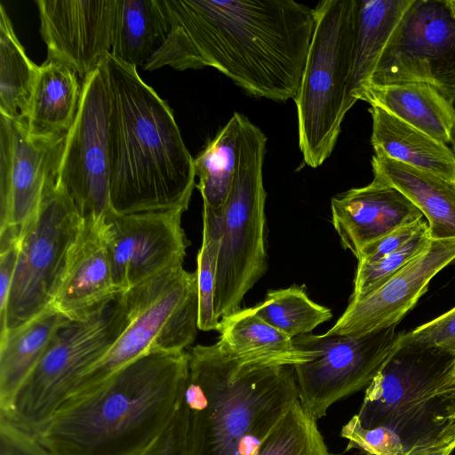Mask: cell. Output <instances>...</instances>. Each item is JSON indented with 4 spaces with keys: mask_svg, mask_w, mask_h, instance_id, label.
Returning a JSON list of instances; mask_svg holds the SVG:
<instances>
[{
    "mask_svg": "<svg viewBox=\"0 0 455 455\" xmlns=\"http://www.w3.org/2000/svg\"><path fill=\"white\" fill-rule=\"evenodd\" d=\"M170 31L143 66L216 68L247 93L295 100L315 28L314 8L293 0H163Z\"/></svg>",
    "mask_w": 455,
    "mask_h": 455,
    "instance_id": "obj_1",
    "label": "cell"
},
{
    "mask_svg": "<svg viewBox=\"0 0 455 455\" xmlns=\"http://www.w3.org/2000/svg\"><path fill=\"white\" fill-rule=\"evenodd\" d=\"M188 353L155 351L66 400L35 435L51 455H139L183 399Z\"/></svg>",
    "mask_w": 455,
    "mask_h": 455,
    "instance_id": "obj_2",
    "label": "cell"
},
{
    "mask_svg": "<svg viewBox=\"0 0 455 455\" xmlns=\"http://www.w3.org/2000/svg\"><path fill=\"white\" fill-rule=\"evenodd\" d=\"M103 65L110 98L112 211H187L196 187L194 158L171 108L140 78L136 68L111 54Z\"/></svg>",
    "mask_w": 455,
    "mask_h": 455,
    "instance_id": "obj_3",
    "label": "cell"
},
{
    "mask_svg": "<svg viewBox=\"0 0 455 455\" xmlns=\"http://www.w3.org/2000/svg\"><path fill=\"white\" fill-rule=\"evenodd\" d=\"M187 351V455H254L299 401L294 366L243 362L219 341Z\"/></svg>",
    "mask_w": 455,
    "mask_h": 455,
    "instance_id": "obj_4",
    "label": "cell"
},
{
    "mask_svg": "<svg viewBox=\"0 0 455 455\" xmlns=\"http://www.w3.org/2000/svg\"><path fill=\"white\" fill-rule=\"evenodd\" d=\"M454 365V354L400 345L365 388L360 422L393 429L405 451L455 433Z\"/></svg>",
    "mask_w": 455,
    "mask_h": 455,
    "instance_id": "obj_5",
    "label": "cell"
},
{
    "mask_svg": "<svg viewBox=\"0 0 455 455\" xmlns=\"http://www.w3.org/2000/svg\"><path fill=\"white\" fill-rule=\"evenodd\" d=\"M360 0H323L314 7L315 28L297 107L299 146L307 165L331 156L341 124L354 106L348 96Z\"/></svg>",
    "mask_w": 455,
    "mask_h": 455,
    "instance_id": "obj_6",
    "label": "cell"
},
{
    "mask_svg": "<svg viewBox=\"0 0 455 455\" xmlns=\"http://www.w3.org/2000/svg\"><path fill=\"white\" fill-rule=\"evenodd\" d=\"M124 295L130 314L127 326L80 377L66 400L90 393L142 355L155 351H185L194 342L199 330L196 272L187 271L183 265L172 267Z\"/></svg>",
    "mask_w": 455,
    "mask_h": 455,
    "instance_id": "obj_7",
    "label": "cell"
},
{
    "mask_svg": "<svg viewBox=\"0 0 455 455\" xmlns=\"http://www.w3.org/2000/svg\"><path fill=\"white\" fill-rule=\"evenodd\" d=\"M130 321L124 292L69 318L0 413L36 435L68 397L80 377L114 344Z\"/></svg>",
    "mask_w": 455,
    "mask_h": 455,
    "instance_id": "obj_8",
    "label": "cell"
},
{
    "mask_svg": "<svg viewBox=\"0 0 455 455\" xmlns=\"http://www.w3.org/2000/svg\"><path fill=\"white\" fill-rule=\"evenodd\" d=\"M266 144L262 131L244 116L234 185L218 213L220 238L214 306L220 319L240 309L243 297L267 269L262 174Z\"/></svg>",
    "mask_w": 455,
    "mask_h": 455,
    "instance_id": "obj_9",
    "label": "cell"
},
{
    "mask_svg": "<svg viewBox=\"0 0 455 455\" xmlns=\"http://www.w3.org/2000/svg\"><path fill=\"white\" fill-rule=\"evenodd\" d=\"M84 222L57 185L47 188L18 240L17 263L0 337L50 307Z\"/></svg>",
    "mask_w": 455,
    "mask_h": 455,
    "instance_id": "obj_10",
    "label": "cell"
},
{
    "mask_svg": "<svg viewBox=\"0 0 455 455\" xmlns=\"http://www.w3.org/2000/svg\"><path fill=\"white\" fill-rule=\"evenodd\" d=\"M391 326L351 337L303 334L295 346L315 352L294 366L301 406L316 420L337 401L366 388L400 347L403 332Z\"/></svg>",
    "mask_w": 455,
    "mask_h": 455,
    "instance_id": "obj_11",
    "label": "cell"
},
{
    "mask_svg": "<svg viewBox=\"0 0 455 455\" xmlns=\"http://www.w3.org/2000/svg\"><path fill=\"white\" fill-rule=\"evenodd\" d=\"M405 82L432 84L455 106V0H412L368 85Z\"/></svg>",
    "mask_w": 455,
    "mask_h": 455,
    "instance_id": "obj_12",
    "label": "cell"
},
{
    "mask_svg": "<svg viewBox=\"0 0 455 455\" xmlns=\"http://www.w3.org/2000/svg\"><path fill=\"white\" fill-rule=\"evenodd\" d=\"M109 108L108 81L102 65L82 81L79 108L66 136L56 182L84 219L100 220L112 211Z\"/></svg>",
    "mask_w": 455,
    "mask_h": 455,
    "instance_id": "obj_13",
    "label": "cell"
},
{
    "mask_svg": "<svg viewBox=\"0 0 455 455\" xmlns=\"http://www.w3.org/2000/svg\"><path fill=\"white\" fill-rule=\"evenodd\" d=\"M66 136L33 139L24 120L0 114V240H19L56 184Z\"/></svg>",
    "mask_w": 455,
    "mask_h": 455,
    "instance_id": "obj_14",
    "label": "cell"
},
{
    "mask_svg": "<svg viewBox=\"0 0 455 455\" xmlns=\"http://www.w3.org/2000/svg\"><path fill=\"white\" fill-rule=\"evenodd\" d=\"M182 209L104 217V235L113 278L124 292L172 267L183 265L189 246L181 227Z\"/></svg>",
    "mask_w": 455,
    "mask_h": 455,
    "instance_id": "obj_15",
    "label": "cell"
},
{
    "mask_svg": "<svg viewBox=\"0 0 455 455\" xmlns=\"http://www.w3.org/2000/svg\"><path fill=\"white\" fill-rule=\"evenodd\" d=\"M47 59L64 63L82 81L111 54L117 0H36Z\"/></svg>",
    "mask_w": 455,
    "mask_h": 455,
    "instance_id": "obj_16",
    "label": "cell"
},
{
    "mask_svg": "<svg viewBox=\"0 0 455 455\" xmlns=\"http://www.w3.org/2000/svg\"><path fill=\"white\" fill-rule=\"evenodd\" d=\"M455 260V238L431 240L428 246L387 282L349 301L326 335L359 337L396 326L427 291L434 276Z\"/></svg>",
    "mask_w": 455,
    "mask_h": 455,
    "instance_id": "obj_17",
    "label": "cell"
},
{
    "mask_svg": "<svg viewBox=\"0 0 455 455\" xmlns=\"http://www.w3.org/2000/svg\"><path fill=\"white\" fill-rule=\"evenodd\" d=\"M331 211L342 247L355 258L368 243L424 217L400 191L377 179L334 196Z\"/></svg>",
    "mask_w": 455,
    "mask_h": 455,
    "instance_id": "obj_18",
    "label": "cell"
},
{
    "mask_svg": "<svg viewBox=\"0 0 455 455\" xmlns=\"http://www.w3.org/2000/svg\"><path fill=\"white\" fill-rule=\"evenodd\" d=\"M121 292L113 278L104 218H84L50 306L74 319Z\"/></svg>",
    "mask_w": 455,
    "mask_h": 455,
    "instance_id": "obj_19",
    "label": "cell"
},
{
    "mask_svg": "<svg viewBox=\"0 0 455 455\" xmlns=\"http://www.w3.org/2000/svg\"><path fill=\"white\" fill-rule=\"evenodd\" d=\"M373 179L392 186L423 214L431 239L455 238V181L382 154L371 159Z\"/></svg>",
    "mask_w": 455,
    "mask_h": 455,
    "instance_id": "obj_20",
    "label": "cell"
},
{
    "mask_svg": "<svg viewBox=\"0 0 455 455\" xmlns=\"http://www.w3.org/2000/svg\"><path fill=\"white\" fill-rule=\"evenodd\" d=\"M361 100L379 106L445 145L455 125V106L432 84L405 82L368 85Z\"/></svg>",
    "mask_w": 455,
    "mask_h": 455,
    "instance_id": "obj_21",
    "label": "cell"
},
{
    "mask_svg": "<svg viewBox=\"0 0 455 455\" xmlns=\"http://www.w3.org/2000/svg\"><path fill=\"white\" fill-rule=\"evenodd\" d=\"M77 76L69 67L54 60L46 59L39 66L25 119L31 138L55 140L68 134L82 96Z\"/></svg>",
    "mask_w": 455,
    "mask_h": 455,
    "instance_id": "obj_22",
    "label": "cell"
},
{
    "mask_svg": "<svg viewBox=\"0 0 455 455\" xmlns=\"http://www.w3.org/2000/svg\"><path fill=\"white\" fill-rule=\"evenodd\" d=\"M369 112L375 154L455 181V157L447 145L379 106L371 105Z\"/></svg>",
    "mask_w": 455,
    "mask_h": 455,
    "instance_id": "obj_23",
    "label": "cell"
},
{
    "mask_svg": "<svg viewBox=\"0 0 455 455\" xmlns=\"http://www.w3.org/2000/svg\"><path fill=\"white\" fill-rule=\"evenodd\" d=\"M220 346L243 362L295 366L315 352L298 348L293 339L259 318L252 307L240 308L220 319Z\"/></svg>",
    "mask_w": 455,
    "mask_h": 455,
    "instance_id": "obj_24",
    "label": "cell"
},
{
    "mask_svg": "<svg viewBox=\"0 0 455 455\" xmlns=\"http://www.w3.org/2000/svg\"><path fill=\"white\" fill-rule=\"evenodd\" d=\"M68 319L50 306L0 337V413L8 411L17 390Z\"/></svg>",
    "mask_w": 455,
    "mask_h": 455,
    "instance_id": "obj_25",
    "label": "cell"
},
{
    "mask_svg": "<svg viewBox=\"0 0 455 455\" xmlns=\"http://www.w3.org/2000/svg\"><path fill=\"white\" fill-rule=\"evenodd\" d=\"M170 28L163 0H117L111 55L143 67L164 44Z\"/></svg>",
    "mask_w": 455,
    "mask_h": 455,
    "instance_id": "obj_26",
    "label": "cell"
},
{
    "mask_svg": "<svg viewBox=\"0 0 455 455\" xmlns=\"http://www.w3.org/2000/svg\"><path fill=\"white\" fill-rule=\"evenodd\" d=\"M412 0H360L348 96L361 100L377 62Z\"/></svg>",
    "mask_w": 455,
    "mask_h": 455,
    "instance_id": "obj_27",
    "label": "cell"
},
{
    "mask_svg": "<svg viewBox=\"0 0 455 455\" xmlns=\"http://www.w3.org/2000/svg\"><path fill=\"white\" fill-rule=\"evenodd\" d=\"M244 116L234 113L215 137L194 158V168L203 205L220 213L232 190L239 155Z\"/></svg>",
    "mask_w": 455,
    "mask_h": 455,
    "instance_id": "obj_28",
    "label": "cell"
},
{
    "mask_svg": "<svg viewBox=\"0 0 455 455\" xmlns=\"http://www.w3.org/2000/svg\"><path fill=\"white\" fill-rule=\"evenodd\" d=\"M39 66L27 56L0 4V114L27 118Z\"/></svg>",
    "mask_w": 455,
    "mask_h": 455,
    "instance_id": "obj_29",
    "label": "cell"
},
{
    "mask_svg": "<svg viewBox=\"0 0 455 455\" xmlns=\"http://www.w3.org/2000/svg\"><path fill=\"white\" fill-rule=\"evenodd\" d=\"M254 313L291 339L310 333L332 317L330 308L313 301L305 286L269 290Z\"/></svg>",
    "mask_w": 455,
    "mask_h": 455,
    "instance_id": "obj_30",
    "label": "cell"
},
{
    "mask_svg": "<svg viewBox=\"0 0 455 455\" xmlns=\"http://www.w3.org/2000/svg\"><path fill=\"white\" fill-rule=\"evenodd\" d=\"M254 455H331L316 419L297 401Z\"/></svg>",
    "mask_w": 455,
    "mask_h": 455,
    "instance_id": "obj_31",
    "label": "cell"
},
{
    "mask_svg": "<svg viewBox=\"0 0 455 455\" xmlns=\"http://www.w3.org/2000/svg\"><path fill=\"white\" fill-rule=\"evenodd\" d=\"M220 238L219 214L203 205V239L196 258L198 328L219 331L220 319L214 306L217 259Z\"/></svg>",
    "mask_w": 455,
    "mask_h": 455,
    "instance_id": "obj_32",
    "label": "cell"
},
{
    "mask_svg": "<svg viewBox=\"0 0 455 455\" xmlns=\"http://www.w3.org/2000/svg\"><path fill=\"white\" fill-rule=\"evenodd\" d=\"M431 240L426 228L393 253L376 260L357 262L349 301L358 300L377 290L420 254Z\"/></svg>",
    "mask_w": 455,
    "mask_h": 455,
    "instance_id": "obj_33",
    "label": "cell"
},
{
    "mask_svg": "<svg viewBox=\"0 0 455 455\" xmlns=\"http://www.w3.org/2000/svg\"><path fill=\"white\" fill-rule=\"evenodd\" d=\"M340 435L348 441L347 450L358 449L367 455H404L405 448L398 435L386 426L366 427L357 415L341 429Z\"/></svg>",
    "mask_w": 455,
    "mask_h": 455,
    "instance_id": "obj_34",
    "label": "cell"
},
{
    "mask_svg": "<svg viewBox=\"0 0 455 455\" xmlns=\"http://www.w3.org/2000/svg\"><path fill=\"white\" fill-rule=\"evenodd\" d=\"M400 345L437 348L455 355V307L409 332Z\"/></svg>",
    "mask_w": 455,
    "mask_h": 455,
    "instance_id": "obj_35",
    "label": "cell"
},
{
    "mask_svg": "<svg viewBox=\"0 0 455 455\" xmlns=\"http://www.w3.org/2000/svg\"><path fill=\"white\" fill-rule=\"evenodd\" d=\"M426 228L428 225L424 219L400 227L365 245L356 257L357 262L376 260L393 253Z\"/></svg>",
    "mask_w": 455,
    "mask_h": 455,
    "instance_id": "obj_36",
    "label": "cell"
},
{
    "mask_svg": "<svg viewBox=\"0 0 455 455\" xmlns=\"http://www.w3.org/2000/svg\"><path fill=\"white\" fill-rule=\"evenodd\" d=\"M0 455H51L36 437L0 417Z\"/></svg>",
    "mask_w": 455,
    "mask_h": 455,
    "instance_id": "obj_37",
    "label": "cell"
},
{
    "mask_svg": "<svg viewBox=\"0 0 455 455\" xmlns=\"http://www.w3.org/2000/svg\"><path fill=\"white\" fill-rule=\"evenodd\" d=\"M139 455H187L183 399L167 427Z\"/></svg>",
    "mask_w": 455,
    "mask_h": 455,
    "instance_id": "obj_38",
    "label": "cell"
},
{
    "mask_svg": "<svg viewBox=\"0 0 455 455\" xmlns=\"http://www.w3.org/2000/svg\"><path fill=\"white\" fill-rule=\"evenodd\" d=\"M18 250V240L0 241V331L5 323Z\"/></svg>",
    "mask_w": 455,
    "mask_h": 455,
    "instance_id": "obj_39",
    "label": "cell"
},
{
    "mask_svg": "<svg viewBox=\"0 0 455 455\" xmlns=\"http://www.w3.org/2000/svg\"><path fill=\"white\" fill-rule=\"evenodd\" d=\"M455 450V433L425 445L408 449L404 455H451Z\"/></svg>",
    "mask_w": 455,
    "mask_h": 455,
    "instance_id": "obj_40",
    "label": "cell"
},
{
    "mask_svg": "<svg viewBox=\"0 0 455 455\" xmlns=\"http://www.w3.org/2000/svg\"><path fill=\"white\" fill-rule=\"evenodd\" d=\"M451 145V151L453 153V156L455 157V125H454V128L452 130V132H451V141H450Z\"/></svg>",
    "mask_w": 455,
    "mask_h": 455,
    "instance_id": "obj_41",
    "label": "cell"
},
{
    "mask_svg": "<svg viewBox=\"0 0 455 455\" xmlns=\"http://www.w3.org/2000/svg\"><path fill=\"white\" fill-rule=\"evenodd\" d=\"M454 375H455V365H454Z\"/></svg>",
    "mask_w": 455,
    "mask_h": 455,
    "instance_id": "obj_42",
    "label": "cell"
}]
</instances>
